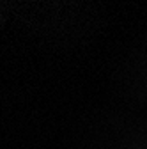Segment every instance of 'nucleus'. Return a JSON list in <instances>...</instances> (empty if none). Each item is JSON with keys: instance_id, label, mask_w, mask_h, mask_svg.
Instances as JSON below:
<instances>
[]
</instances>
